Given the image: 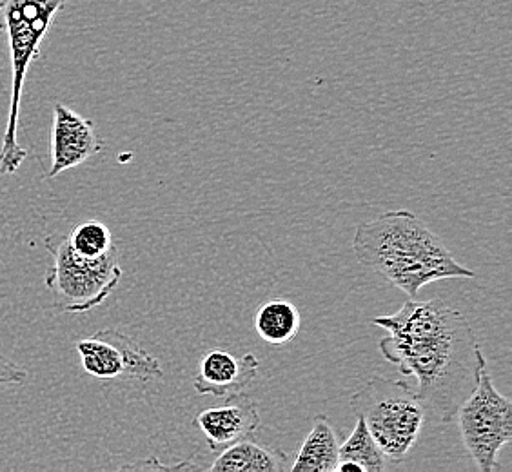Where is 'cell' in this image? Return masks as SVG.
<instances>
[{"mask_svg":"<svg viewBox=\"0 0 512 472\" xmlns=\"http://www.w3.org/2000/svg\"><path fill=\"white\" fill-rule=\"evenodd\" d=\"M389 336L378 349L404 374L416 376V394L442 423L454 422L487 365L482 345L462 311L442 300H411L398 313L376 316Z\"/></svg>","mask_w":512,"mask_h":472,"instance_id":"cell-1","label":"cell"},{"mask_svg":"<svg viewBox=\"0 0 512 472\" xmlns=\"http://www.w3.org/2000/svg\"><path fill=\"white\" fill-rule=\"evenodd\" d=\"M353 251L358 262L418 300L429 284L449 278H474L444 242L409 209L387 211L356 227Z\"/></svg>","mask_w":512,"mask_h":472,"instance_id":"cell-2","label":"cell"},{"mask_svg":"<svg viewBox=\"0 0 512 472\" xmlns=\"http://www.w3.org/2000/svg\"><path fill=\"white\" fill-rule=\"evenodd\" d=\"M68 0H0V31L8 35L11 60V100L0 148V173L13 175L28 158L19 144L20 100L31 62L39 59L55 15Z\"/></svg>","mask_w":512,"mask_h":472,"instance_id":"cell-3","label":"cell"},{"mask_svg":"<svg viewBox=\"0 0 512 472\" xmlns=\"http://www.w3.org/2000/svg\"><path fill=\"white\" fill-rule=\"evenodd\" d=\"M351 409L389 462L398 465L413 451L425 422V405L405 380L375 376L351 396Z\"/></svg>","mask_w":512,"mask_h":472,"instance_id":"cell-4","label":"cell"},{"mask_svg":"<svg viewBox=\"0 0 512 472\" xmlns=\"http://www.w3.org/2000/svg\"><path fill=\"white\" fill-rule=\"evenodd\" d=\"M51 256L46 287L60 313H88L106 302L119 287L122 269L119 247L100 258H84L69 247L66 235L53 233L44 240Z\"/></svg>","mask_w":512,"mask_h":472,"instance_id":"cell-5","label":"cell"},{"mask_svg":"<svg viewBox=\"0 0 512 472\" xmlns=\"http://www.w3.org/2000/svg\"><path fill=\"white\" fill-rule=\"evenodd\" d=\"M465 451L480 472L500 469L498 454L512 438V404L494 387L493 376L485 365L473 394L456 413Z\"/></svg>","mask_w":512,"mask_h":472,"instance_id":"cell-6","label":"cell"},{"mask_svg":"<svg viewBox=\"0 0 512 472\" xmlns=\"http://www.w3.org/2000/svg\"><path fill=\"white\" fill-rule=\"evenodd\" d=\"M77 353L82 369L99 380L129 378L148 384L164 378L157 356L117 329H102L89 338H82L77 342Z\"/></svg>","mask_w":512,"mask_h":472,"instance_id":"cell-7","label":"cell"},{"mask_svg":"<svg viewBox=\"0 0 512 472\" xmlns=\"http://www.w3.org/2000/svg\"><path fill=\"white\" fill-rule=\"evenodd\" d=\"M104 149L93 120L77 111L55 104L51 126V164L46 178H55L68 169L77 168Z\"/></svg>","mask_w":512,"mask_h":472,"instance_id":"cell-8","label":"cell"},{"mask_svg":"<svg viewBox=\"0 0 512 472\" xmlns=\"http://www.w3.org/2000/svg\"><path fill=\"white\" fill-rule=\"evenodd\" d=\"M224 400V404L204 409L193 418V425L206 436L207 447L213 453L253 436L260 427L258 404L251 396L242 391Z\"/></svg>","mask_w":512,"mask_h":472,"instance_id":"cell-9","label":"cell"},{"mask_svg":"<svg viewBox=\"0 0 512 472\" xmlns=\"http://www.w3.org/2000/svg\"><path fill=\"white\" fill-rule=\"evenodd\" d=\"M258 371L260 362L255 354L246 353L237 358L235 354L215 349L202 356L197 374L193 376V389L200 396L227 398L253 384Z\"/></svg>","mask_w":512,"mask_h":472,"instance_id":"cell-10","label":"cell"},{"mask_svg":"<svg viewBox=\"0 0 512 472\" xmlns=\"http://www.w3.org/2000/svg\"><path fill=\"white\" fill-rule=\"evenodd\" d=\"M289 469V456L276 447L255 442L251 436L220 451L209 465L213 472H282Z\"/></svg>","mask_w":512,"mask_h":472,"instance_id":"cell-11","label":"cell"},{"mask_svg":"<svg viewBox=\"0 0 512 472\" xmlns=\"http://www.w3.org/2000/svg\"><path fill=\"white\" fill-rule=\"evenodd\" d=\"M340 433L325 414L313 418L311 433L307 434L300 451L291 463L293 472H333L338 463Z\"/></svg>","mask_w":512,"mask_h":472,"instance_id":"cell-12","label":"cell"},{"mask_svg":"<svg viewBox=\"0 0 512 472\" xmlns=\"http://www.w3.org/2000/svg\"><path fill=\"white\" fill-rule=\"evenodd\" d=\"M302 327V316L295 304L287 300H267L256 309L255 329L258 336L271 345L293 342Z\"/></svg>","mask_w":512,"mask_h":472,"instance_id":"cell-13","label":"cell"},{"mask_svg":"<svg viewBox=\"0 0 512 472\" xmlns=\"http://www.w3.org/2000/svg\"><path fill=\"white\" fill-rule=\"evenodd\" d=\"M344 462L355 463L360 472H385L394 467L360 416H356L351 436L344 443L340 442L338 463Z\"/></svg>","mask_w":512,"mask_h":472,"instance_id":"cell-14","label":"cell"},{"mask_svg":"<svg viewBox=\"0 0 512 472\" xmlns=\"http://www.w3.org/2000/svg\"><path fill=\"white\" fill-rule=\"evenodd\" d=\"M69 247L84 258H100L117 247L109 227L99 220H86L73 227L66 235Z\"/></svg>","mask_w":512,"mask_h":472,"instance_id":"cell-15","label":"cell"},{"mask_svg":"<svg viewBox=\"0 0 512 472\" xmlns=\"http://www.w3.org/2000/svg\"><path fill=\"white\" fill-rule=\"evenodd\" d=\"M28 378V371L0 354V387L22 385Z\"/></svg>","mask_w":512,"mask_h":472,"instance_id":"cell-16","label":"cell"}]
</instances>
